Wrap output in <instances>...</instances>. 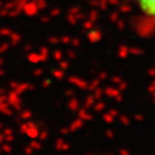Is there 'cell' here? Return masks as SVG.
Returning a JSON list of instances; mask_svg holds the SVG:
<instances>
[{"label": "cell", "instance_id": "6da1fadb", "mask_svg": "<svg viewBox=\"0 0 155 155\" xmlns=\"http://www.w3.org/2000/svg\"><path fill=\"white\" fill-rule=\"evenodd\" d=\"M138 11L155 22V0H133Z\"/></svg>", "mask_w": 155, "mask_h": 155}]
</instances>
